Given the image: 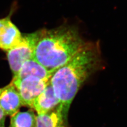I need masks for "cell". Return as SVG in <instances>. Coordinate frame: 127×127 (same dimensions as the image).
Listing matches in <instances>:
<instances>
[{
    "mask_svg": "<svg viewBox=\"0 0 127 127\" xmlns=\"http://www.w3.org/2000/svg\"><path fill=\"white\" fill-rule=\"evenodd\" d=\"M68 113L61 104L57 108L44 114L37 115L36 127H68Z\"/></svg>",
    "mask_w": 127,
    "mask_h": 127,
    "instance_id": "obj_8",
    "label": "cell"
},
{
    "mask_svg": "<svg viewBox=\"0 0 127 127\" xmlns=\"http://www.w3.org/2000/svg\"><path fill=\"white\" fill-rule=\"evenodd\" d=\"M36 117L31 110L18 112L11 116L9 127H36Z\"/></svg>",
    "mask_w": 127,
    "mask_h": 127,
    "instance_id": "obj_9",
    "label": "cell"
},
{
    "mask_svg": "<svg viewBox=\"0 0 127 127\" xmlns=\"http://www.w3.org/2000/svg\"><path fill=\"white\" fill-rule=\"evenodd\" d=\"M61 104L49 81L45 90L35 100L33 109L38 115L44 114L57 108Z\"/></svg>",
    "mask_w": 127,
    "mask_h": 127,
    "instance_id": "obj_6",
    "label": "cell"
},
{
    "mask_svg": "<svg viewBox=\"0 0 127 127\" xmlns=\"http://www.w3.org/2000/svg\"><path fill=\"white\" fill-rule=\"evenodd\" d=\"M5 116H6L4 114V113L1 106H0V121L2 122V123H4V124Z\"/></svg>",
    "mask_w": 127,
    "mask_h": 127,
    "instance_id": "obj_11",
    "label": "cell"
},
{
    "mask_svg": "<svg viewBox=\"0 0 127 127\" xmlns=\"http://www.w3.org/2000/svg\"><path fill=\"white\" fill-rule=\"evenodd\" d=\"M49 81L29 76L19 80H12V83L18 91L23 105L33 109L35 100L45 90Z\"/></svg>",
    "mask_w": 127,
    "mask_h": 127,
    "instance_id": "obj_4",
    "label": "cell"
},
{
    "mask_svg": "<svg viewBox=\"0 0 127 127\" xmlns=\"http://www.w3.org/2000/svg\"><path fill=\"white\" fill-rule=\"evenodd\" d=\"M15 8H12L10 13L5 18L0 19V49H2L6 41L9 33L10 26L11 22V17L14 12Z\"/></svg>",
    "mask_w": 127,
    "mask_h": 127,
    "instance_id": "obj_10",
    "label": "cell"
},
{
    "mask_svg": "<svg viewBox=\"0 0 127 127\" xmlns=\"http://www.w3.org/2000/svg\"><path fill=\"white\" fill-rule=\"evenodd\" d=\"M0 127H5L4 124V123H2L1 121H0Z\"/></svg>",
    "mask_w": 127,
    "mask_h": 127,
    "instance_id": "obj_12",
    "label": "cell"
},
{
    "mask_svg": "<svg viewBox=\"0 0 127 127\" xmlns=\"http://www.w3.org/2000/svg\"><path fill=\"white\" fill-rule=\"evenodd\" d=\"M22 105L21 97L12 83L0 89V106L5 116H13Z\"/></svg>",
    "mask_w": 127,
    "mask_h": 127,
    "instance_id": "obj_5",
    "label": "cell"
},
{
    "mask_svg": "<svg viewBox=\"0 0 127 127\" xmlns=\"http://www.w3.org/2000/svg\"><path fill=\"white\" fill-rule=\"evenodd\" d=\"M53 74L35 59L31 58L23 64L18 72L13 76V80H19L33 76L48 82L50 81Z\"/></svg>",
    "mask_w": 127,
    "mask_h": 127,
    "instance_id": "obj_7",
    "label": "cell"
},
{
    "mask_svg": "<svg viewBox=\"0 0 127 127\" xmlns=\"http://www.w3.org/2000/svg\"><path fill=\"white\" fill-rule=\"evenodd\" d=\"M86 42L77 28L63 25L41 29L32 58L54 74L68 62Z\"/></svg>",
    "mask_w": 127,
    "mask_h": 127,
    "instance_id": "obj_2",
    "label": "cell"
},
{
    "mask_svg": "<svg viewBox=\"0 0 127 127\" xmlns=\"http://www.w3.org/2000/svg\"><path fill=\"white\" fill-rule=\"evenodd\" d=\"M40 33L41 30H39L22 35L20 42L7 51L8 62L13 76L18 72L24 63L32 58Z\"/></svg>",
    "mask_w": 127,
    "mask_h": 127,
    "instance_id": "obj_3",
    "label": "cell"
},
{
    "mask_svg": "<svg viewBox=\"0 0 127 127\" xmlns=\"http://www.w3.org/2000/svg\"><path fill=\"white\" fill-rule=\"evenodd\" d=\"M102 67L100 43L86 41L68 62L53 74L50 82L66 113L85 82Z\"/></svg>",
    "mask_w": 127,
    "mask_h": 127,
    "instance_id": "obj_1",
    "label": "cell"
}]
</instances>
